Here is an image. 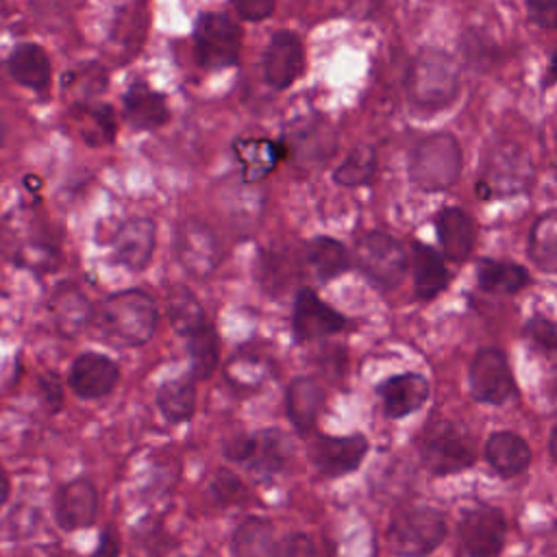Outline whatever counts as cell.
Masks as SVG:
<instances>
[{
	"mask_svg": "<svg viewBox=\"0 0 557 557\" xmlns=\"http://www.w3.org/2000/svg\"><path fill=\"white\" fill-rule=\"evenodd\" d=\"M468 387L472 398L479 403L505 405L516 394V381L507 355L494 346L476 350L468 366Z\"/></svg>",
	"mask_w": 557,
	"mask_h": 557,
	"instance_id": "cell-8",
	"label": "cell"
},
{
	"mask_svg": "<svg viewBox=\"0 0 557 557\" xmlns=\"http://www.w3.org/2000/svg\"><path fill=\"white\" fill-rule=\"evenodd\" d=\"M507 537V518L498 507L481 505L463 513L459 540L466 557H498Z\"/></svg>",
	"mask_w": 557,
	"mask_h": 557,
	"instance_id": "cell-10",
	"label": "cell"
},
{
	"mask_svg": "<svg viewBox=\"0 0 557 557\" xmlns=\"http://www.w3.org/2000/svg\"><path fill=\"white\" fill-rule=\"evenodd\" d=\"M165 313H168V322L174 329V333H178L183 337H187L189 333H194L198 326H202L207 322L200 300L185 285H172L168 289Z\"/></svg>",
	"mask_w": 557,
	"mask_h": 557,
	"instance_id": "cell-30",
	"label": "cell"
},
{
	"mask_svg": "<svg viewBox=\"0 0 557 557\" xmlns=\"http://www.w3.org/2000/svg\"><path fill=\"white\" fill-rule=\"evenodd\" d=\"M276 0H233L237 15L246 22H263L274 13Z\"/></svg>",
	"mask_w": 557,
	"mask_h": 557,
	"instance_id": "cell-40",
	"label": "cell"
},
{
	"mask_svg": "<svg viewBox=\"0 0 557 557\" xmlns=\"http://www.w3.org/2000/svg\"><path fill=\"white\" fill-rule=\"evenodd\" d=\"M78 115L85 120H91V124L96 126V146L111 144L115 139V111L109 104L96 102V104L83 107Z\"/></svg>",
	"mask_w": 557,
	"mask_h": 557,
	"instance_id": "cell-37",
	"label": "cell"
},
{
	"mask_svg": "<svg viewBox=\"0 0 557 557\" xmlns=\"http://www.w3.org/2000/svg\"><path fill=\"white\" fill-rule=\"evenodd\" d=\"M531 281V274L524 265L498 259H479L476 263V283L487 294L511 296L522 292Z\"/></svg>",
	"mask_w": 557,
	"mask_h": 557,
	"instance_id": "cell-28",
	"label": "cell"
},
{
	"mask_svg": "<svg viewBox=\"0 0 557 557\" xmlns=\"http://www.w3.org/2000/svg\"><path fill=\"white\" fill-rule=\"evenodd\" d=\"M9 494H11V479H9L7 470L0 466V509L7 505Z\"/></svg>",
	"mask_w": 557,
	"mask_h": 557,
	"instance_id": "cell-44",
	"label": "cell"
},
{
	"mask_svg": "<svg viewBox=\"0 0 557 557\" xmlns=\"http://www.w3.org/2000/svg\"><path fill=\"white\" fill-rule=\"evenodd\" d=\"M368 455V440L363 433L326 435L318 433L309 442V459L313 468L326 479H339L355 472Z\"/></svg>",
	"mask_w": 557,
	"mask_h": 557,
	"instance_id": "cell-9",
	"label": "cell"
},
{
	"mask_svg": "<svg viewBox=\"0 0 557 557\" xmlns=\"http://www.w3.org/2000/svg\"><path fill=\"white\" fill-rule=\"evenodd\" d=\"M124 117L135 131H154L170 117L168 100L146 83H133L124 94Z\"/></svg>",
	"mask_w": 557,
	"mask_h": 557,
	"instance_id": "cell-25",
	"label": "cell"
},
{
	"mask_svg": "<svg viewBox=\"0 0 557 557\" xmlns=\"http://www.w3.org/2000/svg\"><path fill=\"white\" fill-rule=\"evenodd\" d=\"M281 557H320L313 540L307 533H292L285 537Z\"/></svg>",
	"mask_w": 557,
	"mask_h": 557,
	"instance_id": "cell-42",
	"label": "cell"
},
{
	"mask_svg": "<svg viewBox=\"0 0 557 557\" xmlns=\"http://www.w3.org/2000/svg\"><path fill=\"white\" fill-rule=\"evenodd\" d=\"M154 222L146 215H133L126 218L124 222L117 224L113 237H111V248H113V261L124 265L131 272H141L154 250Z\"/></svg>",
	"mask_w": 557,
	"mask_h": 557,
	"instance_id": "cell-15",
	"label": "cell"
},
{
	"mask_svg": "<svg viewBox=\"0 0 557 557\" xmlns=\"http://www.w3.org/2000/svg\"><path fill=\"white\" fill-rule=\"evenodd\" d=\"M196 61L205 70H224L237 63L242 28L224 13H200L194 26Z\"/></svg>",
	"mask_w": 557,
	"mask_h": 557,
	"instance_id": "cell-7",
	"label": "cell"
},
{
	"mask_svg": "<svg viewBox=\"0 0 557 557\" xmlns=\"http://www.w3.org/2000/svg\"><path fill=\"white\" fill-rule=\"evenodd\" d=\"M376 174V152L368 144H357L335 168L333 181L344 187L368 185Z\"/></svg>",
	"mask_w": 557,
	"mask_h": 557,
	"instance_id": "cell-34",
	"label": "cell"
},
{
	"mask_svg": "<svg viewBox=\"0 0 557 557\" xmlns=\"http://www.w3.org/2000/svg\"><path fill=\"white\" fill-rule=\"evenodd\" d=\"M522 337L542 352L557 350V324L544 315H531L522 326Z\"/></svg>",
	"mask_w": 557,
	"mask_h": 557,
	"instance_id": "cell-36",
	"label": "cell"
},
{
	"mask_svg": "<svg viewBox=\"0 0 557 557\" xmlns=\"http://www.w3.org/2000/svg\"><path fill=\"white\" fill-rule=\"evenodd\" d=\"M39 394H41V403L44 407L48 409V413H57L61 411L63 407V385H61V379L57 372H44L39 376Z\"/></svg>",
	"mask_w": 557,
	"mask_h": 557,
	"instance_id": "cell-38",
	"label": "cell"
},
{
	"mask_svg": "<svg viewBox=\"0 0 557 557\" xmlns=\"http://www.w3.org/2000/svg\"><path fill=\"white\" fill-rule=\"evenodd\" d=\"M4 131H7V126H4V120H2V113H0V144L4 139Z\"/></svg>",
	"mask_w": 557,
	"mask_h": 557,
	"instance_id": "cell-47",
	"label": "cell"
},
{
	"mask_svg": "<svg viewBox=\"0 0 557 557\" xmlns=\"http://www.w3.org/2000/svg\"><path fill=\"white\" fill-rule=\"evenodd\" d=\"M187 357L191 366V376L196 381H207L220 363V337L211 322H205L187 337Z\"/></svg>",
	"mask_w": 557,
	"mask_h": 557,
	"instance_id": "cell-31",
	"label": "cell"
},
{
	"mask_svg": "<svg viewBox=\"0 0 557 557\" xmlns=\"http://www.w3.org/2000/svg\"><path fill=\"white\" fill-rule=\"evenodd\" d=\"M50 318L63 337H76L94 322V307L89 298L72 283L59 285L48 302Z\"/></svg>",
	"mask_w": 557,
	"mask_h": 557,
	"instance_id": "cell-22",
	"label": "cell"
},
{
	"mask_svg": "<svg viewBox=\"0 0 557 557\" xmlns=\"http://www.w3.org/2000/svg\"><path fill=\"white\" fill-rule=\"evenodd\" d=\"M548 450H550V457L557 461V424L553 426L550 431V440H548Z\"/></svg>",
	"mask_w": 557,
	"mask_h": 557,
	"instance_id": "cell-45",
	"label": "cell"
},
{
	"mask_svg": "<svg viewBox=\"0 0 557 557\" xmlns=\"http://www.w3.org/2000/svg\"><path fill=\"white\" fill-rule=\"evenodd\" d=\"M409 261L413 274V294L418 300L429 302L448 287L450 270L440 250L424 242H413Z\"/></svg>",
	"mask_w": 557,
	"mask_h": 557,
	"instance_id": "cell-21",
	"label": "cell"
},
{
	"mask_svg": "<svg viewBox=\"0 0 557 557\" xmlns=\"http://www.w3.org/2000/svg\"><path fill=\"white\" fill-rule=\"evenodd\" d=\"M176 257L189 274L207 276L220 263V244L207 224L185 220L176 233Z\"/></svg>",
	"mask_w": 557,
	"mask_h": 557,
	"instance_id": "cell-16",
	"label": "cell"
},
{
	"mask_svg": "<svg viewBox=\"0 0 557 557\" xmlns=\"http://www.w3.org/2000/svg\"><path fill=\"white\" fill-rule=\"evenodd\" d=\"M122 537L113 524H104L98 533V544L89 557H120Z\"/></svg>",
	"mask_w": 557,
	"mask_h": 557,
	"instance_id": "cell-41",
	"label": "cell"
},
{
	"mask_svg": "<svg viewBox=\"0 0 557 557\" xmlns=\"http://www.w3.org/2000/svg\"><path fill=\"white\" fill-rule=\"evenodd\" d=\"M292 459V442L289 437L276 429H261L252 433V453L250 459L246 461V468L257 476V479H274L276 474L285 472Z\"/></svg>",
	"mask_w": 557,
	"mask_h": 557,
	"instance_id": "cell-20",
	"label": "cell"
},
{
	"mask_svg": "<svg viewBox=\"0 0 557 557\" xmlns=\"http://www.w3.org/2000/svg\"><path fill=\"white\" fill-rule=\"evenodd\" d=\"M435 231L446 259L463 263L474 252L476 226L468 211L461 207H444L435 215Z\"/></svg>",
	"mask_w": 557,
	"mask_h": 557,
	"instance_id": "cell-19",
	"label": "cell"
},
{
	"mask_svg": "<svg viewBox=\"0 0 557 557\" xmlns=\"http://www.w3.org/2000/svg\"><path fill=\"white\" fill-rule=\"evenodd\" d=\"M324 387L313 376H294L285 389V413L298 435H311L324 409Z\"/></svg>",
	"mask_w": 557,
	"mask_h": 557,
	"instance_id": "cell-18",
	"label": "cell"
},
{
	"mask_svg": "<svg viewBox=\"0 0 557 557\" xmlns=\"http://www.w3.org/2000/svg\"><path fill=\"white\" fill-rule=\"evenodd\" d=\"M159 413L170 424H187L198 405V389L194 376H176L168 379L157 387L154 396Z\"/></svg>",
	"mask_w": 557,
	"mask_h": 557,
	"instance_id": "cell-27",
	"label": "cell"
},
{
	"mask_svg": "<svg viewBox=\"0 0 557 557\" xmlns=\"http://www.w3.org/2000/svg\"><path fill=\"white\" fill-rule=\"evenodd\" d=\"M529 20L540 28H557V0H524Z\"/></svg>",
	"mask_w": 557,
	"mask_h": 557,
	"instance_id": "cell-39",
	"label": "cell"
},
{
	"mask_svg": "<svg viewBox=\"0 0 557 557\" xmlns=\"http://www.w3.org/2000/svg\"><path fill=\"white\" fill-rule=\"evenodd\" d=\"M461 144L448 133L440 131L422 137L409 157V178L422 191H446L461 174Z\"/></svg>",
	"mask_w": 557,
	"mask_h": 557,
	"instance_id": "cell-3",
	"label": "cell"
},
{
	"mask_svg": "<svg viewBox=\"0 0 557 557\" xmlns=\"http://www.w3.org/2000/svg\"><path fill=\"white\" fill-rule=\"evenodd\" d=\"M387 546L398 557H426L446 537V518L429 505L400 507L387 527Z\"/></svg>",
	"mask_w": 557,
	"mask_h": 557,
	"instance_id": "cell-4",
	"label": "cell"
},
{
	"mask_svg": "<svg viewBox=\"0 0 557 557\" xmlns=\"http://www.w3.org/2000/svg\"><path fill=\"white\" fill-rule=\"evenodd\" d=\"M283 542H278L272 520L261 516L244 518L231 537L235 557H281Z\"/></svg>",
	"mask_w": 557,
	"mask_h": 557,
	"instance_id": "cell-24",
	"label": "cell"
},
{
	"mask_svg": "<svg viewBox=\"0 0 557 557\" xmlns=\"http://www.w3.org/2000/svg\"><path fill=\"white\" fill-rule=\"evenodd\" d=\"M557 83V44H555V50L550 54V61H548V67H546V76H544V87H550Z\"/></svg>",
	"mask_w": 557,
	"mask_h": 557,
	"instance_id": "cell-43",
	"label": "cell"
},
{
	"mask_svg": "<svg viewBox=\"0 0 557 557\" xmlns=\"http://www.w3.org/2000/svg\"><path fill=\"white\" fill-rule=\"evenodd\" d=\"M405 85L416 111L437 113L459 94V67L446 50L424 46L413 57Z\"/></svg>",
	"mask_w": 557,
	"mask_h": 557,
	"instance_id": "cell-2",
	"label": "cell"
},
{
	"mask_svg": "<svg viewBox=\"0 0 557 557\" xmlns=\"http://www.w3.org/2000/svg\"><path fill=\"white\" fill-rule=\"evenodd\" d=\"M485 461L498 476L511 479L522 474L531 463L527 440L513 431H496L485 442Z\"/></svg>",
	"mask_w": 557,
	"mask_h": 557,
	"instance_id": "cell-23",
	"label": "cell"
},
{
	"mask_svg": "<svg viewBox=\"0 0 557 557\" xmlns=\"http://www.w3.org/2000/svg\"><path fill=\"white\" fill-rule=\"evenodd\" d=\"M9 74L15 83L33 89V91H44L50 85L52 76V63L48 52L33 41L15 46L7 61Z\"/></svg>",
	"mask_w": 557,
	"mask_h": 557,
	"instance_id": "cell-26",
	"label": "cell"
},
{
	"mask_svg": "<svg viewBox=\"0 0 557 557\" xmlns=\"http://www.w3.org/2000/svg\"><path fill=\"white\" fill-rule=\"evenodd\" d=\"M120 381V366L102 352H81L67 372V385L81 400L109 396Z\"/></svg>",
	"mask_w": 557,
	"mask_h": 557,
	"instance_id": "cell-14",
	"label": "cell"
},
{
	"mask_svg": "<svg viewBox=\"0 0 557 557\" xmlns=\"http://www.w3.org/2000/svg\"><path fill=\"white\" fill-rule=\"evenodd\" d=\"M479 196H481L483 200H487V196H490V187H487V183H483V181H481V185H479Z\"/></svg>",
	"mask_w": 557,
	"mask_h": 557,
	"instance_id": "cell-46",
	"label": "cell"
},
{
	"mask_svg": "<svg viewBox=\"0 0 557 557\" xmlns=\"http://www.w3.org/2000/svg\"><path fill=\"white\" fill-rule=\"evenodd\" d=\"M418 453L424 468L435 476L461 472L476 457L470 433L453 420L431 422L418 437Z\"/></svg>",
	"mask_w": 557,
	"mask_h": 557,
	"instance_id": "cell-5",
	"label": "cell"
},
{
	"mask_svg": "<svg viewBox=\"0 0 557 557\" xmlns=\"http://www.w3.org/2000/svg\"><path fill=\"white\" fill-rule=\"evenodd\" d=\"M54 522L63 531H83L94 527L98 516V490L85 479L76 476L61 483L52 500Z\"/></svg>",
	"mask_w": 557,
	"mask_h": 557,
	"instance_id": "cell-12",
	"label": "cell"
},
{
	"mask_svg": "<svg viewBox=\"0 0 557 557\" xmlns=\"http://www.w3.org/2000/svg\"><path fill=\"white\" fill-rule=\"evenodd\" d=\"M355 263L376 287L394 289L407 274L409 257L394 235L368 231L355 244Z\"/></svg>",
	"mask_w": 557,
	"mask_h": 557,
	"instance_id": "cell-6",
	"label": "cell"
},
{
	"mask_svg": "<svg viewBox=\"0 0 557 557\" xmlns=\"http://www.w3.org/2000/svg\"><path fill=\"white\" fill-rule=\"evenodd\" d=\"M376 394L381 398L383 413L392 420H398L418 411L429 400L431 387L422 374L403 372L381 381L376 385Z\"/></svg>",
	"mask_w": 557,
	"mask_h": 557,
	"instance_id": "cell-17",
	"label": "cell"
},
{
	"mask_svg": "<svg viewBox=\"0 0 557 557\" xmlns=\"http://www.w3.org/2000/svg\"><path fill=\"white\" fill-rule=\"evenodd\" d=\"M233 148L237 159L244 163L248 181H259L261 176H265L285 154L281 144H274L270 139H257V137L237 139Z\"/></svg>",
	"mask_w": 557,
	"mask_h": 557,
	"instance_id": "cell-32",
	"label": "cell"
},
{
	"mask_svg": "<svg viewBox=\"0 0 557 557\" xmlns=\"http://www.w3.org/2000/svg\"><path fill=\"white\" fill-rule=\"evenodd\" d=\"M305 261L320 281H331L348 270L350 255L342 242L320 235L305 244Z\"/></svg>",
	"mask_w": 557,
	"mask_h": 557,
	"instance_id": "cell-29",
	"label": "cell"
},
{
	"mask_svg": "<svg viewBox=\"0 0 557 557\" xmlns=\"http://www.w3.org/2000/svg\"><path fill=\"white\" fill-rule=\"evenodd\" d=\"M157 318V305L146 292L124 289L104 298L91 324L102 342L117 348H135L152 339Z\"/></svg>",
	"mask_w": 557,
	"mask_h": 557,
	"instance_id": "cell-1",
	"label": "cell"
},
{
	"mask_svg": "<svg viewBox=\"0 0 557 557\" xmlns=\"http://www.w3.org/2000/svg\"><path fill=\"white\" fill-rule=\"evenodd\" d=\"M305 72V46L292 30H278L265 46L263 54V78L265 83L283 91L292 87Z\"/></svg>",
	"mask_w": 557,
	"mask_h": 557,
	"instance_id": "cell-13",
	"label": "cell"
},
{
	"mask_svg": "<svg viewBox=\"0 0 557 557\" xmlns=\"http://www.w3.org/2000/svg\"><path fill=\"white\" fill-rule=\"evenodd\" d=\"M346 322L348 320L337 309L326 305L313 289H298L292 309V333L296 342L305 344L331 337L344 331Z\"/></svg>",
	"mask_w": 557,
	"mask_h": 557,
	"instance_id": "cell-11",
	"label": "cell"
},
{
	"mask_svg": "<svg viewBox=\"0 0 557 557\" xmlns=\"http://www.w3.org/2000/svg\"><path fill=\"white\" fill-rule=\"evenodd\" d=\"M209 496L213 498L215 505L228 507V505H239L242 500H246L248 490L244 485V481L239 479V474H235L228 468H218L207 485Z\"/></svg>",
	"mask_w": 557,
	"mask_h": 557,
	"instance_id": "cell-35",
	"label": "cell"
},
{
	"mask_svg": "<svg viewBox=\"0 0 557 557\" xmlns=\"http://www.w3.org/2000/svg\"><path fill=\"white\" fill-rule=\"evenodd\" d=\"M529 257L544 272H557V211L535 220L529 233Z\"/></svg>",
	"mask_w": 557,
	"mask_h": 557,
	"instance_id": "cell-33",
	"label": "cell"
}]
</instances>
